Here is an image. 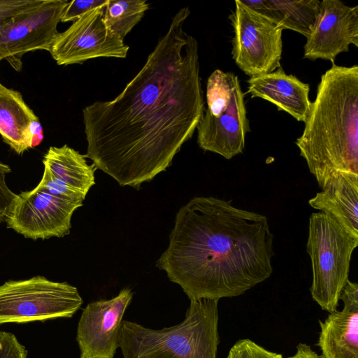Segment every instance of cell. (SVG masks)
I'll use <instances>...</instances> for the list:
<instances>
[{"instance_id": "cell-1", "label": "cell", "mask_w": 358, "mask_h": 358, "mask_svg": "<svg viewBox=\"0 0 358 358\" xmlns=\"http://www.w3.org/2000/svg\"><path fill=\"white\" fill-rule=\"evenodd\" d=\"M181 8L137 74L110 101L83 109L86 157L121 186L139 188L172 163L205 108L199 44Z\"/></svg>"}, {"instance_id": "cell-2", "label": "cell", "mask_w": 358, "mask_h": 358, "mask_svg": "<svg viewBox=\"0 0 358 358\" xmlns=\"http://www.w3.org/2000/svg\"><path fill=\"white\" fill-rule=\"evenodd\" d=\"M273 235L267 217L234 207L231 200L191 199L177 212L156 266L190 301L243 294L272 272Z\"/></svg>"}, {"instance_id": "cell-3", "label": "cell", "mask_w": 358, "mask_h": 358, "mask_svg": "<svg viewBox=\"0 0 358 358\" xmlns=\"http://www.w3.org/2000/svg\"><path fill=\"white\" fill-rule=\"evenodd\" d=\"M296 141L322 189L336 172L358 174V66L332 63L323 73Z\"/></svg>"}, {"instance_id": "cell-4", "label": "cell", "mask_w": 358, "mask_h": 358, "mask_svg": "<svg viewBox=\"0 0 358 358\" xmlns=\"http://www.w3.org/2000/svg\"><path fill=\"white\" fill-rule=\"evenodd\" d=\"M218 320V300H192L184 320L171 327L122 320L119 348L123 358H217Z\"/></svg>"}, {"instance_id": "cell-5", "label": "cell", "mask_w": 358, "mask_h": 358, "mask_svg": "<svg viewBox=\"0 0 358 358\" xmlns=\"http://www.w3.org/2000/svg\"><path fill=\"white\" fill-rule=\"evenodd\" d=\"M357 245L358 234L331 216L320 211L310 216L306 244L313 273L310 291L322 310L331 313L337 309Z\"/></svg>"}, {"instance_id": "cell-6", "label": "cell", "mask_w": 358, "mask_h": 358, "mask_svg": "<svg viewBox=\"0 0 358 358\" xmlns=\"http://www.w3.org/2000/svg\"><path fill=\"white\" fill-rule=\"evenodd\" d=\"M238 78L215 70L206 85L207 108L197 126V143L205 151L227 159L242 153L250 131Z\"/></svg>"}, {"instance_id": "cell-7", "label": "cell", "mask_w": 358, "mask_h": 358, "mask_svg": "<svg viewBox=\"0 0 358 358\" xmlns=\"http://www.w3.org/2000/svg\"><path fill=\"white\" fill-rule=\"evenodd\" d=\"M83 300L67 282L43 276L8 280L0 285V324L71 317Z\"/></svg>"}, {"instance_id": "cell-8", "label": "cell", "mask_w": 358, "mask_h": 358, "mask_svg": "<svg viewBox=\"0 0 358 358\" xmlns=\"http://www.w3.org/2000/svg\"><path fill=\"white\" fill-rule=\"evenodd\" d=\"M229 17L233 27L232 57L238 67L252 77L273 72L281 67V25L235 0Z\"/></svg>"}, {"instance_id": "cell-9", "label": "cell", "mask_w": 358, "mask_h": 358, "mask_svg": "<svg viewBox=\"0 0 358 358\" xmlns=\"http://www.w3.org/2000/svg\"><path fill=\"white\" fill-rule=\"evenodd\" d=\"M69 1L39 0L0 31V62L6 59L17 71L22 66L24 54L49 51L59 33L57 26Z\"/></svg>"}, {"instance_id": "cell-10", "label": "cell", "mask_w": 358, "mask_h": 358, "mask_svg": "<svg viewBox=\"0 0 358 358\" xmlns=\"http://www.w3.org/2000/svg\"><path fill=\"white\" fill-rule=\"evenodd\" d=\"M106 6L89 11L58 34L48 51L58 65L83 64L97 57H127L129 47L104 22Z\"/></svg>"}, {"instance_id": "cell-11", "label": "cell", "mask_w": 358, "mask_h": 358, "mask_svg": "<svg viewBox=\"0 0 358 358\" xmlns=\"http://www.w3.org/2000/svg\"><path fill=\"white\" fill-rule=\"evenodd\" d=\"M82 206V202L58 197L37 185L17 194L6 222L25 238H60L69 234L72 215Z\"/></svg>"}, {"instance_id": "cell-12", "label": "cell", "mask_w": 358, "mask_h": 358, "mask_svg": "<svg viewBox=\"0 0 358 358\" xmlns=\"http://www.w3.org/2000/svg\"><path fill=\"white\" fill-rule=\"evenodd\" d=\"M133 298L129 288L110 299L91 302L78 324L76 341L80 358H113L119 348L122 318Z\"/></svg>"}, {"instance_id": "cell-13", "label": "cell", "mask_w": 358, "mask_h": 358, "mask_svg": "<svg viewBox=\"0 0 358 358\" xmlns=\"http://www.w3.org/2000/svg\"><path fill=\"white\" fill-rule=\"evenodd\" d=\"M358 47V6L339 0L320 1V11L311 33L306 37L303 58L322 59L334 63L350 45Z\"/></svg>"}, {"instance_id": "cell-14", "label": "cell", "mask_w": 358, "mask_h": 358, "mask_svg": "<svg viewBox=\"0 0 358 358\" xmlns=\"http://www.w3.org/2000/svg\"><path fill=\"white\" fill-rule=\"evenodd\" d=\"M341 310L319 320L317 342L322 358H358V284L348 280L340 296Z\"/></svg>"}, {"instance_id": "cell-15", "label": "cell", "mask_w": 358, "mask_h": 358, "mask_svg": "<svg viewBox=\"0 0 358 358\" xmlns=\"http://www.w3.org/2000/svg\"><path fill=\"white\" fill-rule=\"evenodd\" d=\"M248 92L275 104L297 121L305 122L312 102L309 99L310 87L296 76L287 75L280 67L272 73L250 78Z\"/></svg>"}, {"instance_id": "cell-16", "label": "cell", "mask_w": 358, "mask_h": 358, "mask_svg": "<svg viewBox=\"0 0 358 358\" xmlns=\"http://www.w3.org/2000/svg\"><path fill=\"white\" fill-rule=\"evenodd\" d=\"M321 189L308 201L309 205L358 234V174L336 172Z\"/></svg>"}, {"instance_id": "cell-17", "label": "cell", "mask_w": 358, "mask_h": 358, "mask_svg": "<svg viewBox=\"0 0 358 358\" xmlns=\"http://www.w3.org/2000/svg\"><path fill=\"white\" fill-rule=\"evenodd\" d=\"M38 120L20 92L0 83V136L17 154L33 148L30 128Z\"/></svg>"}, {"instance_id": "cell-18", "label": "cell", "mask_w": 358, "mask_h": 358, "mask_svg": "<svg viewBox=\"0 0 358 358\" xmlns=\"http://www.w3.org/2000/svg\"><path fill=\"white\" fill-rule=\"evenodd\" d=\"M250 9L278 22L283 29L306 37L311 33L320 11L319 0H243Z\"/></svg>"}, {"instance_id": "cell-19", "label": "cell", "mask_w": 358, "mask_h": 358, "mask_svg": "<svg viewBox=\"0 0 358 358\" xmlns=\"http://www.w3.org/2000/svg\"><path fill=\"white\" fill-rule=\"evenodd\" d=\"M85 157L67 145L51 146L43 156V164L55 177L86 196L95 183L96 168L89 165Z\"/></svg>"}, {"instance_id": "cell-20", "label": "cell", "mask_w": 358, "mask_h": 358, "mask_svg": "<svg viewBox=\"0 0 358 358\" xmlns=\"http://www.w3.org/2000/svg\"><path fill=\"white\" fill-rule=\"evenodd\" d=\"M148 8L145 0H108L103 13L104 22L110 31L124 39Z\"/></svg>"}, {"instance_id": "cell-21", "label": "cell", "mask_w": 358, "mask_h": 358, "mask_svg": "<svg viewBox=\"0 0 358 358\" xmlns=\"http://www.w3.org/2000/svg\"><path fill=\"white\" fill-rule=\"evenodd\" d=\"M38 186L58 197L77 202H82L85 196L82 192L55 177L44 168L43 175Z\"/></svg>"}, {"instance_id": "cell-22", "label": "cell", "mask_w": 358, "mask_h": 358, "mask_svg": "<svg viewBox=\"0 0 358 358\" xmlns=\"http://www.w3.org/2000/svg\"><path fill=\"white\" fill-rule=\"evenodd\" d=\"M226 358H282L281 354L269 351L248 338L237 341Z\"/></svg>"}, {"instance_id": "cell-23", "label": "cell", "mask_w": 358, "mask_h": 358, "mask_svg": "<svg viewBox=\"0 0 358 358\" xmlns=\"http://www.w3.org/2000/svg\"><path fill=\"white\" fill-rule=\"evenodd\" d=\"M10 172L9 166L0 162V222L7 220L17 196L6 185V176Z\"/></svg>"}, {"instance_id": "cell-24", "label": "cell", "mask_w": 358, "mask_h": 358, "mask_svg": "<svg viewBox=\"0 0 358 358\" xmlns=\"http://www.w3.org/2000/svg\"><path fill=\"white\" fill-rule=\"evenodd\" d=\"M108 0H73L69 2L61 22H74L89 11L107 4Z\"/></svg>"}, {"instance_id": "cell-25", "label": "cell", "mask_w": 358, "mask_h": 358, "mask_svg": "<svg viewBox=\"0 0 358 358\" xmlns=\"http://www.w3.org/2000/svg\"><path fill=\"white\" fill-rule=\"evenodd\" d=\"M39 0H0V31L17 15Z\"/></svg>"}, {"instance_id": "cell-26", "label": "cell", "mask_w": 358, "mask_h": 358, "mask_svg": "<svg viewBox=\"0 0 358 358\" xmlns=\"http://www.w3.org/2000/svg\"><path fill=\"white\" fill-rule=\"evenodd\" d=\"M28 352L10 332L0 331V358H27Z\"/></svg>"}, {"instance_id": "cell-27", "label": "cell", "mask_w": 358, "mask_h": 358, "mask_svg": "<svg viewBox=\"0 0 358 358\" xmlns=\"http://www.w3.org/2000/svg\"><path fill=\"white\" fill-rule=\"evenodd\" d=\"M287 358H322L310 345L306 343H299L294 355Z\"/></svg>"}]
</instances>
